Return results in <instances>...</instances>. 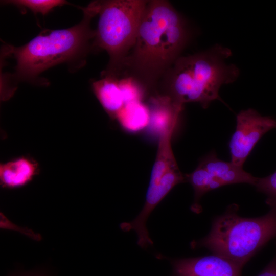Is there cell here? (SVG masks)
Instances as JSON below:
<instances>
[{"label": "cell", "instance_id": "cell-1", "mask_svg": "<svg viewBox=\"0 0 276 276\" xmlns=\"http://www.w3.org/2000/svg\"><path fill=\"white\" fill-rule=\"evenodd\" d=\"M190 37L182 16L167 1H148L134 43L116 76H131L147 89L163 77Z\"/></svg>", "mask_w": 276, "mask_h": 276}, {"label": "cell", "instance_id": "cell-2", "mask_svg": "<svg viewBox=\"0 0 276 276\" xmlns=\"http://www.w3.org/2000/svg\"><path fill=\"white\" fill-rule=\"evenodd\" d=\"M99 8V1H93L81 8L83 18L79 24L67 29L43 30L21 47L6 45L3 55L14 58L16 65L14 72L7 76L3 98H7L9 89L10 97L17 82L35 83L41 73L54 65L64 62L83 65L95 36L90 21L98 14Z\"/></svg>", "mask_w": 276, "mask_h": 276}, {"label": "cell", "instance_id": "cell-3", "mask_svg": "<svg viewBox=\"0 0 276 276\" xmlns=\"http://www.w3.org/2000/svg\"><path fill=\"white\" fill-rule=\"evenodd\" d=\"M227 48L216 45L210 49L180 56L164 75L163 92L179 104L199 103L204 109L221 100L220 87L237 80L239 71L226 60L231 56Z\"/></svg>", "mask_w": 276, "mask_h": 276}, {"label": "cell", "instance_id": "cell-4", "mask_svg": "<svg viewBox=\"0 0 276 276\" xmlns=\"http://www.w3.org/2000/svg\"><path fill=\"white\" fill-rule=\"evenodd\" d=\"M265 215L244 218L233 205L213 221L210 233L192 243L204 247L214 254L226 258L241 266L268 242L276 237V206Z\"/></svg>", "mask_w": 276, "mask_h": 276}, {"label": "cell", "instance_id": "cell-5", "mask_svg": "<svg viewBox=\"0 0 276 276\" xmlns=\"http://www.w3.org/2000/svg\"><path fill=\"white\" fill-rule=\"evenodd\" d=\"M148 1H99V19L92 48L109 57L103 75L114 76L132 48Z\"/></svg>", "mask_w": 276, "mask_h": 276}, {"label": "cell", "instance_id": "cell-6", "mask_svg": "<svg viewBox=\"0 0 276 276\" xmlns=\"http://www.w3.org/2000/svg\"><path fill=\"white\" fill-rule=\"evenodd\" d=\"M176 124L159 134L156 157L151 171L142 213L149 216L156 206L176 185L186 181L180 171L171 147V139Z\"/></svg>", "mask_w": 276, "mask_h": 276}, {"label": "cell", "instance_id": "cell-7", "mask_svg": "<svg viewBox=\"0 0 276 276\" xmlns=\"http://www.w3.org/2000/svg\"><path fill=\"white\" fill-rule=\"evenodd\" d=\"M276 129V119L261 115L256 110L240 111L236 117V127L229 144L231 161L242 167L250 152L266 132Z\"/></svg>", "mask_w": 276, "mask_h": 276}, {"label": "cell", "instance_id": "cell-8", "mask_svg": "<svg viewBox=\"0 0 276 276\" xmlns=\"http://www.w3.org/2000/svg\"><path fill=\"white\" fill-rule=\"evenodd\" d=\"M173 276H240L242 266L213 254L172 261Z\"/></svg>", "mask_w": 276, "mask_h": 276}, {"label": "cell", "instance_id": "cell-9", "mask_svg": "<svg viewBox=\"0 0 276 276\" xmlns=\"http://www.w3.org/2000/svg\"><path fill=\"white\" fill-rule=\"evenodd\" d=\"M199 165L205 168L213 177L219 180L224 185L247 183L255 186L258 178L245 171L242 167L219 159L214 151L203 158Z\"/></svg>", "mask_w": 276, "mask_h": 276}, {"label": "cell", "instance_id": "cell-10", "mask_svg": "<svg viewBox=\"0 0 276 276\" xmlns=\"http://www.w3.org/2000/svg\"><path fill=\"white\" fill-rule=\"evenodd\" d=\"M92 83L93 90L104 110L113 119L125 105L119 83V78L102 76Z\"/></svg>", "mask_w": 276, "mask_h": 276}, {"label": "cell", "instance_id": "cell-11", "mask_svg": "<svg viewBox=\"0 0 276 276\" xmlns=\"http://www.w3.org/2000/svg\"><path fill=\"white\" fill-rule=\"evenodd\" d=\"M36 172L35 163L25 157L19 158L1 165V183L6 188L22 187L32 180Z\"/></svg>", "mask_w": 276, "mask_h": 276}, {"label": "cell", "instance_id": "cell-12", "mask_svg": "<svg viewBox=\"0 0 276 276\" xmlns=\"http://www.w3.org/2000/svg\"><path fill=\"white\" fill-rule=\"evenodd\" d=\"M116 119L126 130L137 132L149 124V108L143 101L131 102L124 105Z\"/></svg>", "mask_w": 276, "mask_h": 276}, {"label": "cell", "instance_id": "cell-13", "mask_svg": "<svg viewBox=\"0 0 276 276\" xmlns=\"http://www.w3.org/2000/svg\"><path fill=\"white\" fill-rule=\"evenodd\" d=\"M185 176L186 181L191 183L194 190V201L191 210L195 213H199L201 210L199 200L205 193L210 191V185L214 177L200 165L192 173L185 174Z\"/></svg>", "mask_w": 276, "mask_h": 276}, {"label": "cell", "instance_id": "cell-14", "mask_svg": "<svg viewBox=\"0 0 276 276\" xmlns=\"http://www.w3.org/2000/svg\"><path fill=\"white\" fill-rule=\"evenodd\" d=\"M119 83L125 105L143 101L147 88L137 80L131 76L119 78Z\"/></svg>", "mask_w": 276, "mask_h": 276}, {"label": "cell", "instance_id": "cell-15", "mask_svg": "<svg viewBox=\"0 0 276 276\" xmlns=\"http://www.w3.org/2000/svg\"><path fill=\"white\" fill-rule=\"evenodd\" d=\"M2 2L3 3L27 8L35 14L40 13L42 15L48 14L55 7L67 4L64 0H11Z\"/></svg>", "mask_w": 276, "mask_h": 276}, {"label": "cell", "instance_id": "cell-16", "mask_svg": "<svg viewBox=\"0 0 276 276\" xmlns=\"http://www.w3.org/2000/svg\"><path fill=\"white\" fill-rule=\"evenodd\" d=\"M254 186L267 196L266 203L270 208L276 206V171L265 177L258 178Z\"/></svg>", "mask_w": 276, "mask_h": 276}, {"label": "cell", "instance_id": "cell-17", "mask_svg": "<svg viewBox=\"0 0 276 276\" xmlns=\"http://www.w3.org/2000/svg\"><path fill=\"white\" fill-rule=\"evenodd\" d=\"M0 227L3 229H9L18 232L37 241H40L42 238L39 234L34 232L33 230L15 224L8 219L2 212L0 213Z\"/></svg>", "mask_w": 276, "mask_h": 276}, {"label": "cell", "instance_id": "cell-18", "mask_svg": "<svg viewBox=\"0 0 276 276\" xmlns=\"http://www.w3.org/2000/svg\"><path fill=\"white\" fill-rule=\"evenodd\" d=\"M258 276H276V257Z\"/></svg>", "mask_w": 276, "mask_h": 276}, {"label": "cell", "instance_id": "cell-19", "mask_svg": "<svg viewBox=\"0 0 276 276\" xmlns=\"http://www.w3.org/2000/svg\"><path fill=\"white\" fill-rule=\"evenodd\" d=\"M18 276H45L42 274L39 273H29V274H25L22 275H20Z\"/></svg>", "mask_w": 276, "mask_h": 276}]
</instances>
